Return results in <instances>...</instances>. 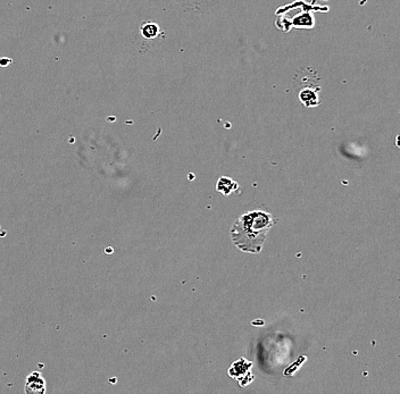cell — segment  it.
I'll use <instances>...</instances> for the list:
<instances>
[{
  "mask_svg": "<svg viewBox=\"0 0 400 394\" xmlns=\"http://www.w3.org/2000/svg\"><path fill=\"white\" fill-rule=\"evenodd\" d=\"M396 145L400 149V135H398L397 139H396Z\"/></svg>",
  "mask_w": 400,
  "mask_h": 394,
  "instance_id": "6",
  "label": "cell"
},
{
  "mask_svg": "<svg viewBox=\"0 0 400 394\" xmlns=\"http://www.w3.org/2000/svg\"><path fill=\"white\" fill-rule=\"evenodd\" d=\"M292 25L295 26V28H298V29H311L314 26V18L311 16V14H302L299 15V16H297L295 20L292 21Z\"/></svg>",
  "mask_w": 400,
  "mask_h": 394,
  "instance_id": "4",
  "label": "cell"
},
{
  "mask_svg": "<svg viewBox=\"0 0 400 394\" xmlns=\"http://www.w3.org/2000/svg\"><path fill=\"white\" fill-rule=\"evenodd\" d=\"M275 224L274 217L265 212H251L235 220L231 238L240 250L257 254L262 250L269 229Z\"/></svg>",
  "mask_w": 400,
  "mask_h": 394,
  "instance_id": "1",
  "label": "cell"
},
{
  "mask_svg": "<svg viewBox=\"0 0 400 394\" xmlns=\"http://www.w3.org/2000/svg\"><path fill=\"white\" fill-rule=\"evenodd\" d=\"M141 36H142L144 39L151 40L155 39L156 37L159 34V26L156 24V23H146V24L142 25L141 28Z\"/></svg>",
  "mask_w": 400,
  "mask_h": 394,
  "instance_id": "5",
  "label": "cell"
},
{
  "mask_svg": "<svg viewBox=\"0 0 400 394\" xmlns=\"http://www.w3.org/2000/svg\"><path fill=\"white\" fill-rule=\"evenodd\" d=\"M45 380L39 372H33L26 376L25 381V393H45Z\"/></svg>",
  "mask_w": 400,
  "mask_h": 394,
  "instance_id": "2",
  "label": "cell"
},
{
  "mask_svg": "<svg viewBox=\"0 0 400 394\" xmlns=\"http://www.w3.org/2000/svg\"><path fill=\"white\" fill-rule=\"evenodd\" d=\"M299 100L306 107H315L319 105L317 92L314 89H311V88H305L300 91Z\"/></svg>",
  "mask_w": 400,
  "mask_h": 394,
  "instance_id": "3",
  "label": "cell"
}]
</instances>
